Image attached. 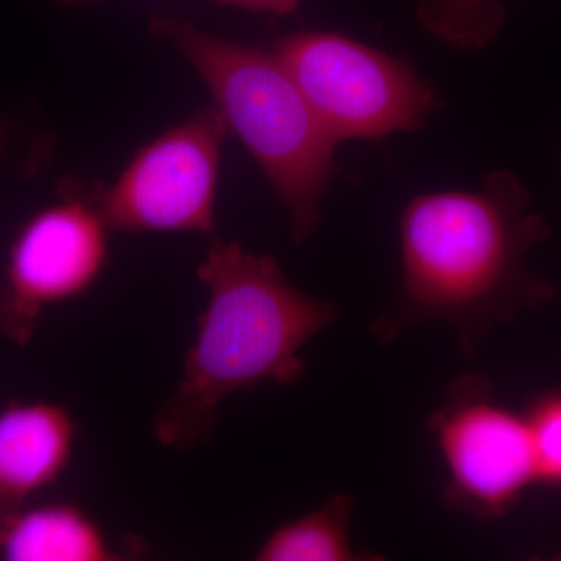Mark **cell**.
<instances>
[{
	"instance_id": "1",
	"label": "cell",
	"mask_w": 561,
	"mask_h": 561,
	"mask_svg": "<svg viewBox=\"0 0 561 561\" xmlns=\"http://www.w3.org/2000/svg\"><path fill=\"white\" fill-rule=\"evenodd\" d=\"M549 234L531 192L505 169L483 176L479 190L416 195L401 214V290L373 321V337L390 343L438 321L472 356L494 328L552 300L556 291L526 265Z\"/></svg>"
},
{
	"instance_id": "6",
	"label": "cell",
	"mask_w": 561,
	"mask_h": 561,
	"mask_svg": "<svg viewBox=\"0 0 561 561\" xmlns=\"http://www.w3.org/2000/svg\"><path fill=\"white\" fill-rule=\"evenodd\" d=\"M427 424L448 470L443 502L449 508L502 518L540 483L529 420L494 402L489 379H457Z\"/></svg>"
},
{
	"instance_id": "10",
	"label": "cell",
	"mask_w": 561,
	"mask_h": 561,
	"mask_svg": "<svg viewBox=\"0 0 561 561\" xmlns=\"http://www.w3.org/2000/svg\"><path fill=\"white\" fill-rule=\"evenodd\" d=\"M353 511L354 500L350 494H334L317 511L273 530L257 551L256 560H373L354 551L351 545Z\"/></svg>"
},
{
	"instance_id": "13",
	"label": "cell",
	"mask_w": 561,
	"mask_h": 561,
	"mask_svg": "<svg viewBox=\"0 0 561 561\" xmlns=\"http://www.w3.org/2000/svg\"><path fill=\"white\" fill-rule=\"evenodd\" d=\"M219 5L234 7V9L257 11V13L278 14L287 16L295 13L301 0H214Z\"/></svg>"
},
{
	"instance_id": "14",
	"label": "cell",
	"mask_w": 561,
	"mask_h": 561,
	"mask_svg": "<svg viewBox=\"0 0 561 561\" xmlns=\"http://www.w3.org/2000/svg\"><path fill=\"white\" fill-rule=\"evenodd\" d=\"M57 2L66 3V5H83V3L95 2V0H57Z\"/></svg>"
},
{
	"instance_id": "8",
	"label": "cell",
	"mask_w": 561,
	"mask_h": 561,
	"mask_svg": "<svg viewBox=\"0 0 561 561\" xmlns=\"http://www.w3.org/2000/svg\"><path fill=\"white\" fill-rule=\"evenodd\" d=\"M79 426L51 402H10L0 411V516L27 505L68 468Z\"/></svg>"
},
{
	"instance_id": "9",
	"label": "cell",
	"mask_w": 561,
	"mask_h": 561,
	"mask_svg": "<svg viewBox=\"0 0 561 561\" xmlns=\"http://www.w3.org/2000/svg\"><path fill=\"white\" fill-rule=\"evenodd\" d=\"M0 556L11 561L117 560L99 524L66 502L24 507L0 516Z\"/></svg>"
},
{
	"instance_id": "12",
	"label": "cell",
	"mask_w": 561,
	"mask_h": 561,
	"mask_svg": "<svg viewBox=\"0 0 561 561\" xmlns=\"http://www.w3.org/2000/svg\"><path fill=\"white\" fill-rule=\"evenodd\" d=\"M527 420L537 449L540 483L561 485V393L541 398Z\"/></svg>"
},
{
	"instance_id": "2",
	"label": "cell",
	"mask_w": 561,
	"mask_h": 561,
	"mask_svg": "<svg viewBox=\"0 0 561 561\" xmlns=\"http://www.w3.org/2000/svg\"><path fill=\"white\" fill-rule=\"evenodd\" d=\"M209 291L183 378L154 420L162 446L190 449L208 443L217 409L238 390L262 382L300 381L301 350L337 319V306L291 286L271 254L216 241L198 264Z\"/></svg>"
},
{
	"instance_id": "7",
	"label": "cell",
	"mask_w": 561,
	"mask_h": 561,
	"mask_svg": "<svg viewBox=\"0 0 561 561\" xmlns=\"http://www.w3.org/2000/svg\"><path fill=\"white\" fill-rule=\"evenodd\" d=\"M65 201L36 213L11 243L0 286V332L31 343L49 306L87 294L108 260V230L90 195L70 186Z\"/></svg>"
},
{
	"instance_id": "5",
	"label": "cell",
	"mask_w": 561,
	"mask_h": 561,
	"mask_svg": "<svg viewBox=\"0 0 561 561\" xmlns=\"http://www.w3.org/2000/svg\"><path fill=\"white\" fill-rule=\"evenodd\" d=\"M228 133L227 121L213 106L147 144L113 186L90 195L106 227L125 232L213 231Z\"/></svg>"
},
{
	"instance_id": "3",
	"label": "cell",
	"mask_w": 561,
	"mask_h": 561,
	"mask_svg": "<svg viewBox=\"0 0 561 561\" xmlns=\"http://www.w3.org/2000/svg\"><path fill=\"white\" fill-rule=\"evenodd\" d=\"M154 35L194 66L216 106L260 164L302 245L316 234L339 142L321 124L278 55L198 31L179 18H151Z\"/></svg>"
},
{
	"instance_id": "15",
	"label": "cell",
	"mask_w": 561,
	"mask_h": 561,
	"mask_svg": "<svg viewBox=\"0 0 561 561\" xmlns=\"http://www.w3.org/2000/svg\"><path fill=\"white\" fill-rule=\"evenodd\" d=\"M3 142H5V127L0 122V149H2Z\"/></svg>"
},
{
	"instance_id": "4",
	"label": "cell",
	"mask_w": 561,
	"mask_h": 561,
	"mask_svg": "<svg viewBox=\"0 0 561 561\" xmlns=\"http://www.w3.org/2000/svg\"><path fill=\"white\" fill-rule=\"evenodd\" d=\"M275 54L337 142L420 130L443 108L408 58L342 33H290L276 43Z\"/></svg>"
},
{
	"instance_id": "11",
	"label": "cell",
	"mask_w": 561,
	"mask_h": 561,
	"mask_svg": "<svg viewBox=\"0 0 561 561\" xmlns=\"http://www.w3.org/2000/svg\"><path fill=\"white\" fill-rule=\"evenodd\" d=\"M416 21L432 38L476 51L500 35L505 10L500 0H421Z\"/></svg>"
}]
</instances>
